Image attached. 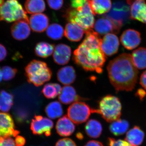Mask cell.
Segmentation results:
<instances>
[{
  "label": "cell",
  "instance_id": "ee69618b",
  "mask_svg": "<svg viewBox=\"0 0 146 146\" xmlns=\"http://www.w3.org/2000/svg\"><path fill=\"white\" fill-rule=\"evenodd\" d=\"M2 75L1 70L0 68V82H1L2 80Z\"/></svg>",
  "mask_w": 146,
  "mask_h": 146
},
{
  "label": "cell",
  "instance_id": "83f0119b",
  "mask_svg": "<svg viewBox=\"0 0 146 146\" xmlns=\"http://www.w3.org/2000/svg\"><path fill=\"white\" fill-rule=\"evenodd\" d=\"M54 50V45L46 42L36 44L35 48V54L39 57L46 58L51 55Z\"/></svg>",
  "mask_w": 146,
  "mask_h": 146
},
{
  "label": "cell",
  "instance_id": "60d3db41",
  "mask_svg": "<svg viewBox=\"0 0 146 146\" xmlns=\"http://www.w3.org/2000/svg\"><path fill=\"white\" fill-rule=\"evenodd\" d=\"M140 84L146 90V70L142 73L140 77Z\"/></svg>",
  "mask_w": 146,
  "mask_h": 146
},
{
  "label": "cell",
  "instance_id": "ab89813d",
  "mask_svg": "<svg viewBox=\"0 0 146 146\" xmlns=\"http://www.w3.org/2000/svg\"><path fill=\"white\" fill-rule=\"evenodd\" d=\"M15 141L17 146H23L25 144V139L23 136L17 135L15 137Z\"/></svg>",
  "mask_w": 146,
  "mask_h": 146
},
{
  "label": "cell",
  "instance_id": "3957f363",
  "mask_svg": "<svg viewBox=\"0 0 146 146\" xmlns=\"http://www.w3.org/2000/svg\"><path fill=\"white\" fill-rule=\"evenodd\" d=\"M122 105L117 97L108 95L98 102V109H93V113H97L108 122H112L119 119L121 115Z\"/></svg>",
  "mask_w": 146,
  "mask_h": 146
},
{
  "label": "cell",
  "instance_id": "5b68a950",
  "mask_svg": "<svg viewBox=\"0 0 146 146\" xmlns=\"http://www.w3.org/2000/svg\"><path fill=\"white\" fill-rule=\"evenodd\" d=\"M25 74L29 83L38 87L49 81L52 73L45 62L33 60L25 67Z\"/></svg>",
  "mask_w": 146,
  "mask_h": 146
},
{
  "label": "cell",
  "instance_id": "5bb4252c",
  "mask_svg": "<svg viewBox=\"0 0 146 146\" xmlns=\"http://www.w3.org/2000/svg\"><path fill=\"white\" fill-rule=\"evenodd\" d=\"M29 21L20 20L16 21L11 27V33L13 39L18 41L27 39L31 34Z\"/></svg>",
  "mask_w": 146,
  "mask_h": 146
},
{
  "label": "cell",
  "instance_id": "52a82bcc",
  "mask_svg": "<svg viewBox=\"0 0 146 146\" xmlns=\"http://www.w3.org/2000/svg\"><path fill=\"white\" fill-rule=\"evenodd\" d=\"M103 17L109 19L115 27V33L119 32L123 25L126 23L130 18L129 7L122 1H117L112 5L109 12Z\"/></svg>",
  "mask_w": 146,
  "mask_h": 146
},
{
  "label": "cell",
  "instance_id": "e575fe53",
  "mask_svg": "<svg viewBox=\"0 0 146 146\" xmlns=\"http://www.w3.org/2000/svg\"><path fill=\"white\" fill-rule=\"evenodd\" d=\"M48 5L51 9L58 10L62 8L63 5V0H47Z\"/></svg>",
  "mask_w": 146,
  "mask_h": 146
},
{
  "label": "cell",
  "instance_id": "f546056e",
  "mask_svg": "<svg viewBox=\"0 0 146 146\" xmlns=\"http://www.w3.org/2000/svg\"><path fill=\"white\" fill-rule=\"evenodd\" d=\"M13 104V95L5 90H1L0 93V111L4 112H9Z\"/></svg>",
  "mask_w": 146,
  "mask_h": 146
},
{
  "label": "cell",
  "instance_id": "f1b7e54d",
  "mask_svg": "<svg viewBox=\"0 0 146 146\" xmlns=\"http://www.w3.org/2000/svg\"><path fill=\"white\" fill-rule=\"evenodd\" d=\"M45 112L50 119H54L60 117L63 114V109L59 102L55 101L48 104L46 108Z\"/></svg>",
  "mask_w": 146,
  "mask_h": 146
},
{
  "label": "cell",
  "instance_id": "cb8c5ba5",
  "mask_svg": "<svg viewBox=\"0 0 146 146\" xmlns=\"http://www.w3.org/2000/svg\"><path fill=\"white\" fill-rule=\"evenodd\" d=\"M131 56L133 65L137 69H146V48H138L133 51Z\"/></svg>",
  "mask_w": 146,
  "mask_h": 146
},
{
  "label": "cell",
  "instance_id": "7c38bea8",
  "mask_svg": "<svg viewBox=\"0 0 146 146\" xmlns=\"http://www.w3.org/2000/svg\"><path fill=\"white\" fill-rule=\"evenodd\" d=\"M120 41L123 46L126 49H134L141 44V33L133 29H128L123 32Z\"/></svg>",
  "mask_w": 146,
  "mask_h": 146
},
{
  "label": "cell",
  "instance_id": "8fae6325",
  "mask_svg": "<svg viewBox=\"0 0 146 146\" xmlns=\"http://www.w3.org/2000/svg\"><path fill=\"white\" fill-rule=\"evenodd\" d=\"M15 125L11 115L0 112V138L16 137L19 131L15 129Z\"/></svg>",
  "mask_w": 146,
  "mask_h": 146
},
{
  "label": "cell",
  "instance_id": "d6a6232c",
  "mask_svg": "<svg viewBox=\"0 0 146 146\" xmlns=\"http://www.w3.org/2000/svg\"><path fill=\"white\" fill-rule=\"evenodd\" d=\"M1 72L3 80L5 81H9L14 78L18 70L16 68L6 65L2 68Z\"/></svg>",
  "mask_w": 146,
  "mask_h": 146
},
{
  "label": "cell",
  "instance_id": "9a60e30c",
  "mask_svg": "<svg viewBox=\"0 0 146 146\" xmlns=\"http://www.w3.org/2000/svg\"><path fill=\"white\" fill-rule=\"evenodd\" d=\"M71 54L72 50L70 47L65 44H60L55 47L53 58L56 64L65 65L69 63Z\"/></svg>",
  "mask_w": 146,
  "mask_h": 146
},
{
  "label": "cell",
  "instance_id": "4fadbf2b",
  "mask_svg": "<svg viewBox=\"0 0 146 146\" xmlns=\"http://www.w3.org/2000/svg\"><path fill=\"white\" fill-rule=\"evenodd\" d=\"M119 41L117 35L108 33L102 39L101 48L106 56H112L118 52Z\"/></svg>",
  "mask_w": 146,
  "mask_h": 146
},
{
  "label": "cell",
  "instance_id": "44dd1931",
  "mask_svg": "<svg viewBox=\"0 0 146 146\" xmlns=\"http://www.w3.org/2000/svg\"><path fill=\"white\" fill-rule=\"evenodd\" d=\"M84 31L76 24L69 23L65 26L64 35L72 42L80 41L83 37Z\"/></svg>",
  "mask_w": 146,
  "mask_h": 146
},
{
  "label": "cell",
  "instance_id": "1f68e13d",
  "mask_svg": "<svg viewBox=\"0 0 146 146\" xmlns=\"http://www.w3.org/2000/svg\"><path fill=\"white\" fill-rule=\"evenodd\" d=\"M64 34L63 27L59 24H52L47 28V36L53 40H58L61 39Z\"/></svg>",
  "mask_w": 146,
  "mask_h": 146
},
{
  "label": "cell",
  "instance_id": "8992f818",
  "mask_svg": "<svg viewBox=\"0 0 146 146\" xmlns=\"http://www.w3.org/2000/svg\"><path fill=\"white\" fill-rule=\"evenodd\" d=\"M23 20L29 22L27 12L19 0H5L0 7V22L11 23Z\"/></svg>",
  "mask_w": 146,
  "mask_h": 146
},
{
  "label": "cell",
  "instance_id": "30bf717a",
  "mask_svg": "<svg viewBox=\"0 0 146 146\" xmlns=\"http://www.w3.org/2000/svg\"><path fill=\"white\" fill-rule=\"evenodd\" d=\"M130 9V18L146 25L145 0H127Z\"/></svg>",
  "mask_w": 146,
  "mask_h": 146
},
{
  "label": "cell",
  "instance_id": "ffe728a7",
  "mask_svg": "<svg viewBox=\"0 0 146 146\" xmlns=\"http://www.w3.org/2000/svg\"><path fill=\"white\" fill-rule=\"evenodd\" d=\"M145 132L139 126H134L128 131L125 137V141L131 146H140L143 142Z\"/></svg>",
  "mask_w": 146,
  "mask_h": 146
},
{
  "label": "cell",
  "instance_id": "e0dca14e",
  "mask_svg": "<svg viewBox=\"0 0 146 146\" xmlns=\"http://www.w3.org/2000/svg\"><path fill=\"white\" fill-rule=\"evenodd\" d=\"M56 129L58 135L61 136H69L75 130V126L68 117L63 116L56 122Z\"/></svg>",
  "mask_w": 146,
  "mask_h": 146
},
{
  "label": "cell",
  "instance_id": "277c9868",
  "mask_svg": "<svg viewBox=\"0 0 146 146\" xmlns=\"http://www.w3.org/2000/svg\"><path fill=\"white\" fill-rule=\"evenodd\" d=\"M94 14L89 1L83 6L77 8L71 7L65 12L64 17L70 22L76 24L85 32L92 29L95 23Z\"/></svg>",
  "mask_w": 146,
  "mask_h": 146
},
{
  "label": "cell",
  "instance_id": "484cf974",
  "mask_svg": "<svg viewBox=\"0 0 146 146\" xmlns=\"http://www.w3.org/2000/svg\"><path fill=\"white\" fill-rule=\"evenodd\" d=\"M25 7L27 13L36 14L44 12L46 6L44 0H26Z\"/></svg>",
  "mask_w": 146,
  "mask_h": 146
},
{
  "label": "cell",
  "instance_id": "ac0fdd59",
  "mask_svg": "<svg viewBox=\"0 0 146 146\" xmlns=\"http://www.w3.org/2000/svg\"><path fill=\"white\" fill-rule=\"evenodd\" d=\"M58 99L60 102L66 105L71 104L83 99L78 95L75 89L70 85H66L62 88Z\"/></svg>",
  "mask_w": 146,
  "mask_h": 146
},
{
  "label": "cell",
  "instance_id": "7a4b0ae2",
  "mask_svg": "<svg viewBox=\"0 0 146 146\" xmlns=\"http://www.w3.org/2000/svg\"><path fill=\"white\" fill-rule=\"evenodd\" d=\"M107 69L110 81L116 92L130 91L134 89L138 72L130 54L125 53L119 55L110 61Z\"/></svg>",
  "mask_w": 146,
  "mask_h": 146
},
{
  "label": "cell",
  "instance_id": "8d00e7d4",
  "mask_svg": "<svg viewBox=\"0 0 146 146\" xmlns=\"http://www.w3.org/2000/svg\"><path fill=\"white\" fill-rule=\"evenodd\" d=\"M0 146H17L12 137L0 138Z\"/></svg>",
  "mask_w": 146,
  "mask_h": 146
},
{
  "label": "cell",
  "instance_id": "9c48e42d",
  "mask_svg": "<svg viewBox=\"0 0 146 146\" xmlns=\"http://www.w3.org/2000/svg\"><path fill=\"white\" fill-rule=\"evenodd\" d=\"M53 126L51 120L39 115H35L31 123V129L34 135L44 134L47 137L50 136Z\"/></svg>",
  "mask_w": 146,
  "mask_h": 146
},
{
  "label": "cell",
  "instance_id": "d6986e66",
  "mask_svg": "<svg viewBox=\"0 0 146 146\" xmlns=\"http://www.w3.org/2000/svg\"><path fill=\"white\" fill-rule=\"evenodd\" d=\"M57 78L58 81L62 84L65 86L70 85L75 80V70L70 65L63 67L58 71Z\"/></svg>",
  "mask_w": 146,
  "mask_h": 146
},
{
  "label": "cell",
  "instance_id": "4316f807",
  "mask_svg": "<svg viewBox=\"0 0 146 146\" xmlns=\"http://www.w3.org/2000/svg\"><path fill=\"white\" fill-rule=\"evenodd\" d=\"M129 127V123L127 121L119 119L112 122L109 126V129L114 136H119L124 134Z\"/></svg>",
  "mask_w": 146,
  "mask_h": 146
},
{
  "label": "cell",
  "instance_id": "b9f144b4",
  "mask_svg": "<svg viewBox=\"0 0 146 146\" xmlns=\"http://www.w3.org/2000/svg\"><path fill=\"white\" fill-rule=\"evenodd\" d=\"M84 146H104L103 144L98 141H89L87 142Z\"/></svg>",
  "mask_w": 146,
  "mask_h": 146
},
{
  "label": "cell",
  "instance_id": "74e56055",
  "mask_svg": "<svg viewBox=\"0 0 146 146\" xmlns=\"http://www.w3.org/2000/svg\"><path fill=\"white\" fill-rule=\"evenodd\" d=\"M88 1V0H71V7L74 8L81 7Z\"/></svg>",
  "mask_w": 146,
  "mask_h": 146
},
{
  "label": "cell",
  "instance_id": "6da1fadb",
  "mask_svg": "<svg viewBox=\"0 0 146 146\" xmlns=\"http://www.w3.org/2000/svg\"><path fill=\"white\" fill-rule=\"evenodd\" d=\"M101 41L100 35L93 30L86 31L84 40L73 54L76 64L86 71L102 72L106 57L101 48Z\"/></svg>",
  "mask_w": 146,
  "mask_h": 146
},
{
  "label": "cell",
  "instance_id": "f35d334b",
  "mask_svg": "<svg viewBox=\"0 0 146 146\" xmlns=\"http://www.w3.org/2000/svg\"><path fill=\"white\" fill-rule=\"evenodd\" d=\"M7 55V50L5 46L0 43V62L5 59Z\"/></svg>",
  "mask_w": 146,
  "mask_h": 146
},
{
  "label": "cell",
  "instance_id": "7bdbcfd3",
  "mask_svg": "<svg viewBox=\"0 0 146 146\" xmlns=\"http://www.w3.org/2000/svg\"><path fill=\"white\" fill-rule=\"evenodd\" d=\"M136 96L140 98L141 100H142L145 97L146 92L144 91L143 89H139L136 92Z\"/></svg>",
  "mask_w": 146,
  "mask_h": 146
},
{
  "label": "cell",
  "instance_id": "603a6c76",
  "mask_svg": "<svg viewBox=\"0 0 146 146\" xmlns=\"http://www.w3.org/2000/svg\"><path fill=\"white\" fill-rule=\"evenodd\" d=\"M94 29L100 35H105L112 32L115 33V27L110 20L103 17L96 21L94 25Z\"/></svg>",
  "mask_w": 146,
  "mask_h": 146
},
{
  "label": "cell",
  "instance_id": "7402d4cb",
  "mask_svg": "<svg viewBox=\"0 0 146 146\" xmlns=\"http://www.w3.org/2000/svg\"><path fill=\"white\" fill-rule=\"evenodd\" d=\"M94 15L107 13L112 7L111 0H88Z\"/></svg>",
  "mask_w": 146,
  "mask_h": 146
},
{
  "label": "cell",
  "instance_id": "ba28073f",
  "mask_svg": "<svg viewBox=\"0 0 146 146\" xmlns=\"http://www.w3.org/2000/svg\"><path fill=\"white\" fill-rule=\"evenodd\" d=\"M92 108L89 105L83 102L77 101L73 103L68 109V117L77 125L85 122L89 119L92 112Z\"/></svg>",
  "mask_w": 146,
  "mask_h": 146
},
{
  "label": "cell",
  "instance_id": "836d02e7",
  "mask_svg": "<svg viewBox=\"0 0 146 146\" xmlns=\"http://www.w3.org/2000/svg\"><path fill=\"white\" fill-rule=\"evenodd\" d=\"M107 144L108 146H131L126 141L112 138H108Z\"/></svg>",
  "mask_w": 146,
  "mask_h": 146
},
{
  "label": "cell",
  "instance_id": "d4e9b609",
  "mask_svg": "<svg viewBox=\"0 0 146 146\" xmlns=\"http://www.w3.org/2000/svg\"><path fill=\"white\" fill-rule=\"evenodd\" d=\"M102 126L98 120L91 119L89 120L85 126V131L90 138H99L102 132Z\"/></svg>",
  "mask_w": 146,
  "mask_h": 146
},
{
  "label": "cell",
  "instance_id": "2e32d148",
  "mask_svg": "<svg viewBox=\"0 0 146 146\" xmlns=\"http://www.w3.org/2000/svg\"><path fill=\"white\" fill-rule=\"evenodd\" d=\"M49 21L46 14L38 13L31 15L29 20V23L33 32L41 33L47 29Z\"/></svg>",
  "mask_w": 146,
  "mask_h": 146
},
{
  "label": "cell",
  "instance_id": "f6af8a7d",
  "mask_svg": "<svg viewBox=\"0 0 146 146\" xmlns=\"http://www.w3.org/2000/svg\"><path fill=\"white\" fill-rule=\"evenodd\" d=\"M5 0H0V7L3 4Z\"/></svg>",
  "mask_w": 146,
  "mask_h": 146
},
{
  "label": "cell",
  "instance_id": "d590c367",
  "mask_svg": "<svg viewBox=\"0 0 146 146\" xmlns=\"http://www.w3.org/2000/svg\"><path fill=\"white\" fill-rule=\"evenodd\" d=\"M55 146H77L76 143L72 139L64 138L60 139L56 142Z\"/></svg>",
  "mask_w": 146,
  "mask_h": 146
},
{
  "label": "cell",
  "instance_id": "4dcf8cb0",
  "mask_svg": "<svg viewBox=\"0 0 146 146\" xmlns=\"http://www.w3.org/2000/svg\"><path fill=\"white\" fill-rule=\"evenodd\" d=\"M62 88L58 83H48L45 84L42 90V94L47 98L52 99L59 96Z\"/></svg>",
  "mask_w": 146,
  "mask_h": 146
}]
</instances>
